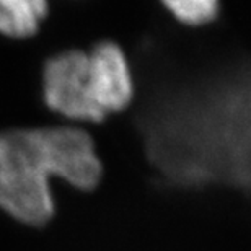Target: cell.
I'll list each match as a JSON object with an SVG mask.
<instances>
[{"label":"cell","mask_w":251,"mask_h":251,"mask_svg":"<svg viewBox=\"0 0 251 251\" xmlns=\"http://www.w3.org/2000/svg\"><path fill=\"white\" fill-rule=\"evenodd\" d=\"M103 175L97 144L85 129L57 126L0 134V209L22 224L41 227L52 219V178L90 193Z\"/></svg>","instance_id":"obj_1"},{"label":"cell","mask_w":251,"mask_h":251,"mask_svg":"<svg viewBox=\"0 0 251 251\" xmlns=\"http://www.w3.org/2000/svg\"><path fill=\"white\" fill-rule=\"evenodd\" d=\"M44 101L48 108L72 121L101 124L106 119L95 106L88 75V54L70 49L44 65Z\"/></svg>","instance_id":"obj_2"},{"label":"cell","mask_w":251,"mask_h":251,"mask_svg":"<svg viewBox=\"0 0 251 251\" xmlns=\"http://www.w3.org/2000/svg\"><path fill=\"white\" fill-rule=\"evenodd\" d=\"M87 54L95 106L104 119L124 113L132 104L135 87L123 46L113 39H100Z\"/></svg>","instance_id":"obj_3"},{"label":"cell","mask_w":251,"mask_h":251,"mask_svg":"<svg viewBox=\"0 0 251 251\" xmlns=\"http://www.w3.org/2000/svg\"><path fill=\"white\" fill-rule=\"evenodd\" d=\"M48 0H0V33L10 38H28L46 17Z\"/></svg>","instance_id":"obj_4"},{"label":"cell","mask_w":251,"mask_h":251,"mask_svg":"<svg viewBox=\"0 0 251 251\" xmlns=\"http://www.w3.org/2000/svg\"><path fill=\"white\" fill-rule=\"evenodd\" d=\"M175 22L188 28H202L219 17V0H158Z\"/></svg>","instance_id":"obj_5"}]
</instances>
